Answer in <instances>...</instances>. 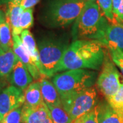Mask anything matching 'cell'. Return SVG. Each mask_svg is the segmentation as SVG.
Segmentation results:
<instances>
[{
    "label": "cell",
    "mask_w": 123,
    "mask_h": 123,
    "mask_svg": "<svg viewBox=\"0 0 123 123\" xmlns=\"http://www.w3.org/2000/svg\"><path fill=\"white\" fill-rule=\"evenodd\" d=\"M103 44L92 40H76L67 47L57 73L75 69L99 70L105 60Z\"/></svg>",
    "instance_id": "6da1fadb"
},
{
    "label": "cell",
    "mask_w": 123,
    "mask_h": 123,
    "mask_svg": "<svg viewBox=\"0 0 123 123\" xmlns=\"http://www.w3.org/2000/svg\"><path fill=\"white\" fill-rule=\"evenodd\" d=\"M107 21L97 0H88L74 23L72 30L73 38L97 40L103 44L109 25Z\"/></svg>",
    "instance_id": "7a4b0ae2"
},
{
    "label": "cell",
    "mask_w": 123,
    "mask_h": 123,
    "mask_svg": "<svg viewBox=\"0 0 123 123\" xmlns=\"http://www.w3.org/2000/svg\"><path fill=\"white\" fill-rule=\"evenodd\" d=\"M88 1L52 0L45 8L43 21L50 27L67 26L75 23Z\"/></svg>",
    "instance_id": "3957f363"
},
{
    "label": "cell",
    "mask_w": 123,
    "mask_h": 123,
    "mask_svg": "<svg viewBox=\"0 0 123 123\" xmlns=\"http://www.w3.org/2000/svg\"><path fill=\"white\" fill-rule=\"evenodd\" d=\"M97 73L87 69L69 70L52 77V82L60 98L92 88L97 81Z\"/></svg>",
    "instance_id": "277c9868"
},
{
    "label": "cell",
    "mask_w": 123,
    "mask_h": 123,
    "mask_svg": "<svg viewBox=\"0 0 123 123\" xmlns=\"http://www.w3.org/2000/svg\"><path fill=\"white\" fill-rule=\"evenodd\" d=\"M68 46L55 40H43L38 44L40 73L46 77L57 74V68Z\"/></svg>",
    "instance_id": "5b68a950"
},
{
    "label": "cell",
    "mask_w": 123,
    "mask_h": 123,
    "mask_svg": "<svg viewBox=\"0 0 123 123\" xmlns=\"http://www.w3.org/2000/svg\"><path fill=\"white\" fill-rule=\"evenodd\" d=\"M61 101L62 107L74 120L87 114L97 106V90L93 87L88 88L61 98Z\"/></svg>",
    "instance_id": "8992f818"
},
{
    "label": "cell",
    "mask_w": 123,
    "mask_h": 123,
    "mask_svg": "<svg viewBox=\"0 0 123 123\" xmlns=\"http://www.w3.org/2000/svg\"><path fill=\"white\" fill-rule=\"evenodd\" d=\"M97 86L101 94L108 100L114 96L120 88V74L114 63L105 58L101 73L96 81Z\"/></svg>",
    "instance_id": "52a82bcc"
},
{
    "label": "cell",
    "mask_w": 123,
    "mask_h": 123,
    "mask_svg": "<svg viewBox=\"0 0 123 123\" xmlns=\"http://www.w3.org/2000/svg\"><path fill=\"white\" fill-rule=\"evenodd\" d=\"M24 91L14 86H9L0 92V116L1 119L18 107L23 105Z\"/></svg>",
    "instance_id": "ba28073f"
},
{
    "label": "cell",
    "mask_w": 123,
    "mask_h": 123,
    "mask_svg": "<svg viewBox=\"0 0 123 123\" xmlns=\"http://www.w3.org/2000/svg\"><path fill=\"white\" fill-rule=\"evenodd\" d=\"M23 123H53L48 106L45 102L35 107L23 105Z\"/></svg>",
    "instance_id": "9c48e42d"
},
{
    "label": "cell",
    "mask_w": 123,
    "mask_h": 123,
    "mask_svg": "<svg viewBox=\"0 0 123 123\" xmlns=\"http://www.w3.org/2000/svg\"><path fill=\"white\" fill-rule=\"evenodd\" d=\"M13 51L17 59L26 66L34 79H40L42 75L38 67L23 44L20 36L13 35Z\"/></svg>",
    "instance_id": "30bf717a"
},
{
    "label": "cell",
    "mask_w": 123,
    "mask_h": 123,
    "mask_svg": "<svg viewBox=\"0 0 123 123\" xmlns=\"http://www.w3.org/2000/svg\"><path fill=\"white\" fill-rule=\"evenodd\" d=\"M7 79L12 86L23 91H25L34 80L26 66L18 60L14 64L13 69Z\"/></svg>",
    "instance_id": "8fae6325"
},
{
    "label": "cell",
    "mask_w": 123,
    "mask_h": 123,
    "mask_svg": "<svg viewBox=\"0 0 123 123\" xmlns=\"http://www.w3.org/2000/svg\"><path fill=\"white\" fill-rule=\"evenodd\" d=\"M103 44L107 48L115 47L123 51V24L119 22L109 24Z\"/></svg>",
    "instance_id": "7c38bea8"
},
{
    "label": "cell",
    "mask_w": 123,
    "mask_h": 123,
    "mask_svg": "<svg viewBox=\"0 0 123 123\" xmlns=\"http://www.w3.org/2000/svg\"><path fill=\"white\" fill-rule=\"evenodd\" d=\"M39 82L42 97L46 104L53 106H62L60 96L53 82L50 81L44 76H42L40 78Z\"/></svg>",
    "instance_id": "4fadbf2b"
},
{
    "label": "cell",
    "mask_w": 123,
    "mask_h": 123,
    "mask_svg": "<svg viewBox=\"0 0 123 123\" xmlns=\"http://www.w3.org/2000/svg\"><path fill=\"white\" fill-rule=\"evenodd\" d=\"M17 60L13 49L4 51L0 47V80L8 77Z\"/></svg>",
    "instance_id": "5bb4252c"
},
{
    "label": "cell",
    "mask_w": 123,
    "mask_h": 123,
    "mask_svg": "<svg viewBox=\"0 0 123 123\" xmlns=\"http://www.w3.org/2000/svg\"><path fill=\"white\" fill-rule=\"evenodd\" d=\"M25 9L21 6L20 3H15L12 1L8 2V9L6 13V21L10 23L12 35L20 36L21 33L19 31L18 24L21 18V16Z\"/></svg>",
    "instance_id": "9a60e30c"
},
{
    "label": "cell",
    "mask_w": 123,
    "mask_h": 123,
    "mask_svg": "<svg viewBox=\"0 0 123 123\" xmlns=\"http://www.w3.org/2000/svg\"><path fill=\"white\" fill-rule=\"evenodd\" d=\"M25 102L23 106L35 107L42 104L44 101L42 97L39 81L32 82L24 91Z\"/></svg>",
    "instance_id": "2e32d148"
},
{
    "label": "cell",
    "mask_w": 123,
    "mask_h": 123,
    "mask_svg": "<svg viewBox=\"0 0 123 123\" xmlns=\"http://www.w3.org/2000/svg\"><path fill=\"white\" fill-rule=\"evenodd\" d=\"M20 38L21 39L23 44L28 51L29 54L34 62L35 64L38 67L40 71V59L38 47L33 36L29 30H25L20 34Z\"/></svg>",
    "instance_id": "e0dca14e"
},
{
    "label": "cell",
    "mask_w": 123,
    "mask_h": 123,
    "mask_svg": "<svg viewBox=\"0 0 123 123\" xmlns=\"http://www.w3.org/2000/svg\"><path fill=\"white\" fill-rule=\"evenodd\" d=\"M99 123H123V112L114 110L109 104L100 107Z\"/></svg>",
    "instance_id": "ac0fdd59"
},
{
    "label": "cell",
    "mask_w": 123,
    "mask_h": 123,
    "mask_svg": "<svg viewBox=\"0 0 123 123\" xmlns=\"http://www.w3.org/2000/svg\"><path fill=\"white\" fill-rule=\"evenodd\" d=\"M0 47L4 51H9L13 48L12 31L7 21L0 24Z\"/></svg>",
    "instance_id": "d6986e66"
},
{
    "label": "cell",
    "mask_w": 123,
    "mask_h": 123,
    "mask_svg": "<svg viewBox=\"0 0 123 123\" xmlns=\"http://www.w3.org/2000/svg\"><path fill=\"white\" fill-rule=\"evenodd\" d=\"M53 123H71L70 116L62 106H53L47 105Z\"/></svg>",
    "instance_id": "ffe728a7"
},
{
    "label": "cell",
    "mask_w": 123,
    "mask_h": 123,
    "mask_svg": "<svg viewBox=\"0 0 123 123\" xmlns=\"http://www.w3.org/2000/svg\"><path fill=\"white\" fill-rule=\"evenodd\" d=\"M33 23H34L33 10L32 8L25 9L21 16L19 24H18L20 33L21 34V32L25 30H29L32 26Z\"/></svg>",
    "instance_id": "44dd1931"
},
{
    "label": "cell",
    "mask_w": 123,
    "mask_h": 123,
    "mask_svg": "<svg viewBox=\"0 0 123 123\" xmlns=\"http://www.w3.org/2000/svg\"><path fill=\"white\" fill-rule=\"evenodd\" d=\"M97 1L108 21H110L111 23H116L118 22L115 18L113 12L112 0H97Z\"/></svg>",
    "instance_id": "7402d4cb"
},
{
    "label": "cell",
    "mask_w": 123,
    "mask_h": 123,
    "mask_svg": "<svg viewBox=\"0 0 123 123\" xmlns=\"http://www.w3.org/2000/svg\"><path fill=\"white\" fill-rule=\"evenodd\" d=\"M107 101L111 108L116 111L123 112V83L121 84L118 92Z\"/></svg>",
    "instance_id": "603a6c76"
},
{
    "label": "cell",
    "mask_w": 123,
    "mask_h": 123,
    "mask_svg": "<svg viewBox=\"0 0 123 123\" xmlns=\"http://www.w3.org/2000/svg\"><path fill=\"white\" fill-rule=\"evenodd\" d=\"M23 105L10 111L1 120V123H23Z\"/></svg>",
    "instance_id": "cb8c5ba5"
},
{
    "label": "cell",
    "mask_w": 123,
    "mask_h": 123,
    "mask_svg": "<svg viewBox=\"0 0 123 123\" xmlns=\"http://www.w3.org/2000/svg\"><path fill=\"white\" fill-rule=\"evenodd\" d=\"M109 50L111 60L116 66L118 67L123 75V51L115 47H110Z\"/></svg>",
    "instance_id": "d4e9b609"
},
{
    "label": "cell",
    "mask_w": 123,
    "mask_h": 123,
    "mask_svg": "<svg viewBox=\"0 0 123 123\" xmlns=\"http://www.w3.org/2000/svg\"><path fill=\"white\" fill-rule=\"evenodd\" d=\"M112 6L116 21L123 22V0H112Z\"/></svg>",
    "instance_id": "484cf974"
},
{
    "label": "cell",
    "mask_w": 123,
    "mask_h": 123,
    "mask_svg": "<svg viewBox=\"0 0 123 123\" xmlns=\"http://www.w3.org/2000/svg\"><path fill=\"white\" fill-rule=\"evenodd\" d=\"M100 112V106L97 105L92 111L84 116L83 123H99L98 115Z\"/></svg>",
    "instance_id": "4316f807"
},
{
    "label": "cell",
    "mask_w": 123,
    "mask_h": 123,
    "mask_svg": "<svg viewBox=\"0 0 123 123\" xmlns=\"http://www.w3.org/2000/svg\"><path fill=\"white\" fill-rule=\"evenodd\" d=\"M40 1V0H22L20 3L23 9L32 8Z\"/></svg>",
    "instance_id": "83f0119b"
},
{
    "label": "cell",
    "mask_w": 123,
    "mask_h": 123,
    "mask_svg": "<svg viewBox=\"0 0 123 123\" xmlns=\"http://www.w3.org/2000/svg\"><path fill=\"white\" fill-rule=\"evenodd\" d=\"M6 21V13L4 11H2L1 10H0V24Z\"/></svg>",
    "instance_id": "f1b7e54d"
},
{
    "label": "cell",
    "mask_w": 123,
    "mask_h": 123,
    "mask_svg": "<svg viewBox=\"0 0 123 123\" xmlns=\"http://www.w3.org/2000/svg\"><path fill=\"white\" fill-rule=\"evenodd\" d=\"M84 116H82V117H81V118H79L75 119L74 120H73L71 123H83V122H84Z\"/></svg>",
    "instance_id": "f546056e"
},
{
    "label": "cell",
    "mask_w": 123,
    "mask_h": 123,
    "mask_svg": "<svg viewBox=\"0 0 123 123\" xmlns=\"http://www.w3.org/2000/svg\"><path fill=\"white\" fill-rule=\"evenodd\" d=\"M5 85H6V84L2 80H0V92L2 90V88H3V87H4Z\"/></svg>",
    "instance_id": "4dcf8cb0"
},
{
    "label": "cell",
    "mask_w": 123,
    "mask_h": 123,
    "mask_svg": "<svg viewBox=\"0 0 123 123\" xmlns=\"http://www.w3.org/2000/svg\"><path fill=\"white\" fill-rule=\"evenodd\" d=\"M8 0H0V6L6 3H8Z\"/></svg>",
    "instance_id": "1f68e13d"
},
{
    "label": "cell",
    "mask_w": 123,
    "mask_h": 123,
    "mask_svg": "<svg viewBox=\"0 0 123 123\" xmlns=\"http://www.w3.org/2000/svg\"><path fill=\"white\" fill-rule=\"evenodd\" d=\"M22 0H8V1H12V2H15V3H21Z\"/></svg>",
    "instance_id": "d6a6232c"
},
{
    "label": "cell",
    "mask_w": 123,
    "mask_h": 123,
    "mask_svg": "<svg viewBox=\"0 0 123 123\" xmlns=\"http://www.w3.org/2000/svg\"><path fill=\"white\" fill-rule=\"evenodd\" d=\"M1 120H2V119H1V116H0V123H1Z\"/></svg>",
    "instance_id": "836d02e7"
},
{
    "label": "cell",
    "mask_w": 123,
    "mask_h": 123,
    "mask_svg": "<svg viewBox=\"0 0 123 123\" xmlns=\"http://www.w3.org/2000/svg\"><path fill=\"white\" fill-rule=\"evenodd\" d=\"M87 1H88V0H87Z\"/></svg>",
    "instance_id": "e575fe53"
}]
</instances>
